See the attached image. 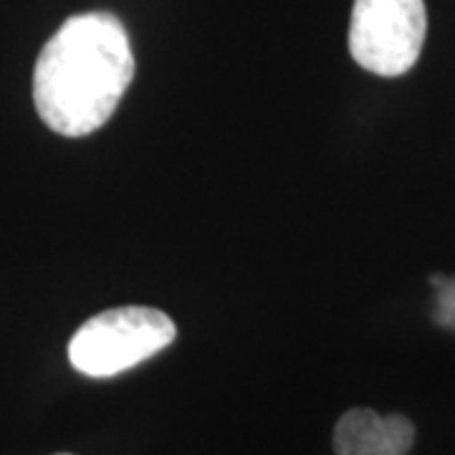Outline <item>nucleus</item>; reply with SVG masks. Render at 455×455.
Returning a JSON list of instances; mask_svg holds the SVG:
<instances>
[{
  "label": "nucleus",
  "mask_w": 455,
  "mask_h": 455,
  "mask_svg": "<svg viewBox=\"0 0 455 455\" xmlns=\"http://www.w3.org/2000/svg\"><path fill=\"white\" fill-rule=\"evenodd\" d=\"M134 79L124 23L112 13H79L61 23L33 71V104L49 130L86 137L109 122Z\"/></svg>",
  "instance_id": "f257e3e1"
},
{
  "label": "nucleus",
  "mask_w": 455,
  "mask_h": 455,
  "mask_svg": "<svg viewBox=\"0 0 455 455\" xmlns=\"http://www.w3.org/2000/svg\"><path fill=\"white\" fill-rule=\"evenodd\" d=\"M178 337L175 322L160 309L119 307L84 322L68 341V362L86 377H114L142 364Z\"/></svg>",
  "instance_id": "f03ea898"
},
{
  "label": "nucleus",
  "mask_w": 455,
  "mask_h": 455,
  "mask_svg": "<svg viewBox=\"0 0 455 455\" xmlns=\"http://www.w3.org/2000/svg\"><path fill=\"white\" fill-rule=\"evenodd\" d=\"M425 33V0H355L349 53L372 74L403 76L418 64Z\"/></svg>",
  "instance_id": "7ed1b4c3"
},
{
  "label": "nucleus",
  "mask_w": 455,
  "mask_h": 455,
  "mask_svg": "<svg viewBox=\"0 0 455 455\" xmlns=\"http://www.w3.org/2000/svg\"><path fill=\"white\" fill-rule=\"evenodd\" d=\"M415 425L405 415H377L367 407L344 412L334 427L337 455H407Z\"/></svg>",
  "instance_id": "20e7f679"
},
{
  "label": "nucleus",
  "mask_w": 455,
  "mask_h": 455,
  "mask_svg": "<svg viewBox=\"0 0 455 455\" xmlns=\"http://www.w3.org/2000/svg\"><path fill=\"white\" fill-rule=\"evenodd\" d=\"M433 319H435V324L455 331V278H445L443 286L435 289Z\"/></svg>",
  "instance_id": "39448f33"
},
{
  "label": "nucleus",
  "mask_w": 455,
  "mask_h": 455,
  "mask_svg": "<svg viewBox=\"0 0 455 455\" xmlns=\"http://www.w3.org/2000/svg\"><path fill=\"white\" fill-rule=\"evenodd\" d=\"M59 455H68V453H59Z\"/></svg>",
  "instance_id": "423d86ee"
}]
</instances>
